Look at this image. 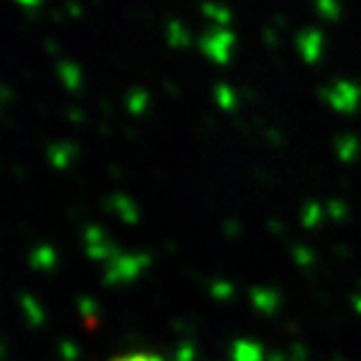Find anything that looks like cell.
Here are the masks:
<instances>
[{"instance_id": "6da1fadb", "label": "cell", "mask_w": 361, "mask_h": 361, "mask_svg": "<svg viewBox=\"0 0 361 361\" xmlns=\"http://www.w3.org/2000/svg\"><path fill=\"white\" fill-rule=\"evenodd\" d=\"M111 361H166L164 357H159V355H154V353H124V355H118V357H114Z\"/></svg>"}]
</instances>
